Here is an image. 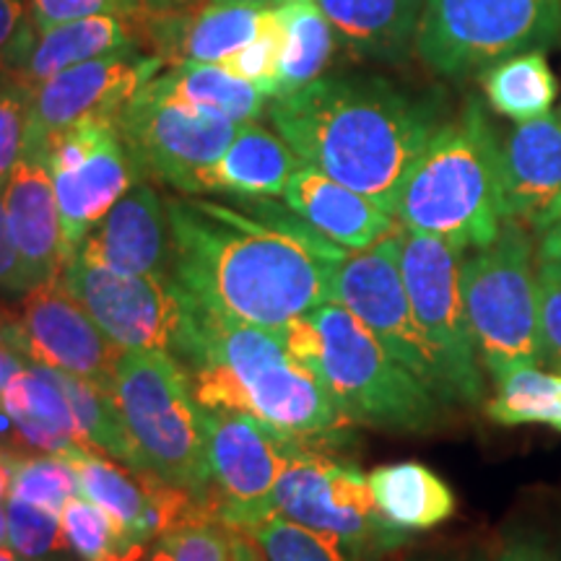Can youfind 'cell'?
I'll return each mask as SVG.
<instances>
[{
  "mask_svg": "<svg viewBox=\"0 0 561 561\" xmlns=\"http://www.w3.org/2000/svg\"><path fill=\"white\" fill-rule=\"evenodd\" d=\"M257 214L198 198H167L174 280L203 310L284 333L291 320L333 301V271L346 248L289 208L252 201Z\"/></svg>",
  "mask_w": 561,
  "mask_h": 561,
  "instance_id": "6da1fadb",
  "label": "cell"
},
{
  "mask_svg": "<svg viewBox=\"0 0 561 561\" xmlns=\"http://www.w3.org/2000/svg\"><path fill=\"white\" fill-rule=\"evenodd\" d=\"M291 151L396 216L409 172L439 130L442 104L371 76H320L268 104Z\"/></svg>",
  "mask_w": 561,
  "mask_h": 561,
  "instance_id": "7a4b0ae2",
  "label": "cell"
},
{
  "mask_svg": "<svg viewBox=\"0 0 561 561\" xmlns=\"http://www.w3.org/2000/svg\"><path fill=\"white\" fill-rule=\"evenodd\" d=\"M178 359L203 409L252 413L307 445H341L351 437L354 421L278 333L208 312L193 301L191 331Z\"/></svg>",
  "mask_w": 561,
  "mask_h": 561,
  "instance_id": "3957f363",
  "label": "cell"
},
{
  "mask_svg": "<svg viewBox=\"0 0 561 561\" xmlns=\"http://www.w3.org/2000/svg\"><path fill=\"white\" fill-rule=\"evenodd\" d=\"M396 219L462 252L489 248L500 237V133L479 100L442 123L421 151L398 195Z\"/></svg>",
  "mask_w": 561,
  "mask_h": 561,
  "instance_id": "277c9868",
  "label": "cell"
},
{
  "mask_svg": "<svg viewBox=\"0 0 561 561\" xmlns=\"http://www.w3.org/2000/svg\"><path fill=\"white\" fill-rule=\"evenodd\" d=\"M310 318L320 333L310 369L354 424L398 434H430L445 424L450 405L403 367L356 314L339 301H325Z\"/></svg>",
  "mask_w": 561,
  "mask_h": 561,
  "instance_id": "5b68a950",
  "label": "cell"
},
{
  "mask_svg": "<svg viewBox=\"0 0 561 561\" xmlns=\"http://www.w3.org/2000/svg\"><path fill=\"white\" fill-rule=\"evenodd\" d=\"M112 398L146 471L191 491L216 517L201 405L195 403L191 377L178 356L161 348L125 351Z\"/></svg>",
  "mask_w": 561,
  "mask_h": 561,
  "instance_id": "8992f818",
  "label": "cell"
},
{
  "mask_svg": "<svg viewBox=\"0 0 561 561\" xmlns=\"http://www.w3.org/2000/svg\"><path fill=\"white\" fill-rule=\"evenodd\" d=\"M538 255L533 231L504 221L489 248L462 257L460 289L483 369L494 380L520 364L541 367L538 333Z\"/></svg>",
  "mask_w": 561,
  "mask_h": 561,
  "instance_id": "52a82bcc",
  "label": "cell"
},
{
  "mask_svg": "<svg viewBox=\"0 0 561 561\" xmlns=\"http://www.w3.org/2000/svg\"><path fill=\"white\" fill-rule=\"evenodd\" d=\"M273 512L333 538L351 561H380L411 538L380 515L369 476L307 442H294L273 491Z\"/></svg>",
  "mask_w": 561,
  "mask_h": 561,
  "instance_id": "ba28073f",
  "label": "cell"
},
{
  "mask_svg": "<svg viewBox=\"0 0 561 561\" xmlns=\"http://www.w3.org/2000/svg\"><path fill=\"white\" fill-rule=\"evenodd\" d=\"M561 34V0H424L416 55L445 79L483 73Z\"/></svg>",
  "mask_w": 561,
  "mask_h": 561,
  "instance_id": "9c48e42d",
  "label": "cell"
},
{
  "mask_svg": "<svg viewBox=\"0 0 561 561\" xmlns=\"http://www.w3.org/2000/svg\"><path fill=\"white\" fill-rule=\"evenodd\" d=\"M462 250L437 237L401 229V273L413 314L437 354L455 403L486 401L483 364L460 289Z\"/></svg>",
  "mask_w": 561,
  "mask_h": 561,
  "instance_id": "30bf717a",
  "label": "cell"
},
{
  "mask_svg": "<svg viewBox=\"0 0 561 561\" xmlns=\"http://www.w3.org/2000/svg\"><path fill=\"white\" fill-rule=\"evenodd\" d=\"M60 284L121 348L180 356L185 346L193 299L174 278L136 276L76 255L62 265Z\"/></svg>",
  "mask_w": 561,
  "mask_h": 561,
  "instance_id": "8fae6325",
  "label": "cell"
},
{
  "mask_svg": "<svg viewBox=\"0 0 561 561\" xmlns=\"http://www.w3.org/2000/svg\"><path fill=\"white\" fill-rule=\"evenodd\" d=\"M401 229L367 250H348L333 271V301L356 314L375 339L447 405H455L437 354L413 314L401 273Z\"/></svg>",
  "mask_w": 561,
  "mask_h": 561,
  "instance_id": "7c38bea8",
  "label": "cell"
},
{
  "mask_svg": "<svg viewBox=\"0 0 561 561\" xmlns=\"http://www.w3.org/2000/svg\"><path fill=\"white\" fill-rule=\"evenodd\" d=\"M32 153V151H30ZM50 172L62 224L66 263L110 208L144 180L121 136L117 121H83L58 133L39 151Z\"/></svg>",
  "mask_w": 561,
  "mask_h": 561,
  "instance_id": "4fadbf2b",
  "label": "cell"
},
{
  "mask_svg": "<svg viewBox=\"0 0 561 561\" xmlns=\"http://www.w3.org/2000/svg\"><path fill=\"white\" fill-rule=\"evenodd\" d=\"M117 128L144 180L203 195L206 172L224 157L240 125L161 100L144 83L123 107Z\"/></svg>",
  "mask_w": 561,
  "mask_h": 561,
  "instance_id": "5bb4252c",
  "label": "cell"
},
{
  "mask_svg": "<svg viewBox=\"0 0 561 561\" xmlns=\"http://www.w3.org/2000/svg\"><path fill=\"white\" fill-rule=\"evenodd\" d=\"M201 426L214 483L216 520L231 530L273 512V491L294 442L257 416L231 409H203Z\"/></svg>",
  "mask_w": 561,
  "mask_h": 561,
  "instance_id": "9a60e30c",
  "label": "cell"
},
{
  "mask_svg": "<svg viewBox=\"0 0 561 561\" xmlns=\"http://www.w3.org/2000/svg\"><path fill=\"white\" fill-rule=\"evenodd\" d=\"M11 341L26 364L81 377L110 396L115 392L125 348L70 297L60 278L24 294L19 314H13Z\"/></svg>",
  "mask_w": 561,
  "mask_h": 561,
  "instance_id": "2e32d148",
  "label": "cell"
},
{
  "mask_svg": "<svg viewBox=\"0 0 561 561\" xmlns=\"http://www.w3.org/2000/svg\"><path fill=\"white\" fill-rule=\"evenodd\" d=\"M161 68L164 62L157 55L136 47L81 62L39 83L32 91L26 151H39L53 136L83 121H117L133 94Z\"/></svg>",
  "mask_w": 561,
  "mask_h": 561,
  "instance_id": "e0dca14e",
  "label": "cell"
},
{
  "mask_svg": "<svg viewBox=\"0 0 561 561\" xmlns=\"http://www.w3.org/2000/svg\"><path fill=\"white\" fill-rule=\"evenodd\" d=\"M504 221L541 234L561 214V121L551 112L500 136Z\"/></svg>",
  "mask_w": 561,
  "mask_h": 561,
  "instance_id": "ac0fdd59",
  "label": "cell"
},
{
  "mask_svg": "<svg viewBox=\"0 0 561 561\" xmlns=\"http://www.w3.org/2000/svg\"><path fill=\"white\" fill-rule=\"evenodd\" d=\"M76 255L107 268L151 278H174L172 227L167 201L140 180L89 231Z\"/></svg>",
  "mask_w": 561,
  "mask_h": 561,
  "instance_id": "d6986e66",
  "label": "cell"
},
{
  "mask_svg": "<svg viewBox=\"0 0 561 561\" xmlns=\"http://www.w3.org/2000/svg\"><path fill=\"white\" fill-rule=\"evenodd\" d=\"M265 9L252 5H182L174 11L144 13L140 37L153 47L164 68L224 66L231 55L248 47L263 24Z\"/></svg>",
  "mask_w": 561,
  "mask_h": 561,
  "instance_id": "ffe728a7",
  "label": "cell"
},
{
  "mask_svg": "<svg viewBox=\"0 0 561 561\" xmlns=\"http://www.w3.org/2000/svg\"><path fill=\"white\" fill-rule=\"evenodd\" d=\"M0 198H3L13 250L30 289L58 280L66 265V252H62L58 201L45 159L26 151L5 182Z\"/></svg>",
  "mask_w": 561,
  "mask_h": 561,
  "instance_id": "44dd1931",
  "label": "cell"
},
{
  "mask_svg": "<svg viewBox=\"0 0 561 561\" xmlns=\"http://www.w3.org/2000/svg\"><path fill=\"white\" fill-rule=\"evenodd\" d=\"M284 201L307 227L346 250H367L401 227L396 216L367 195L351 191L305 161L291 174Z\"/></svg>",
  "mask_w": 561,
  "mask_h": 561,
  "instance_id": "7402d4cb",
  "label": "cell"
},
{
  "mask_svg": "<svg viewBox=\"0 0 561 561\" xmlns=\"http://www.w3.org/2000/svg\"><path fill=\"white\" fill-rule=\"evenodd\" d=\"M0 411L9 419L11 437L34 453L66 455L87 445L55 369L24 364L0 390Z\"/></svg>",
  "mask_w": 561,
  "mask_h": 561,
  "instance_id": "603a6c76",
  "label": "cell"
},
{
  "mask_svg": "<svg viewBox=\"0 0 561 561\" xmlns=\"http://www.w3.org/2000/svg\"><path fill=\"white\" fill-rule=\"evenodd\" d=\"M301 159L276 130L242 123L224 157L203 180V193H227L244 201L280 198Z\"/></svg>",
  "mask_w": 561,
  "mask_h": 561,
  "instance_id": "cb8c5ba5",
  "label": "cell"
},
{
  "mask_svg": "<svg viewBox=\"0 0 561 561\" xmlns=\"http://www.w3.org/2000/svg\"><path fill=\"white\" fill-rule=\"evenodd\" d=\"M318 5L351 55L403 60L416 50L424 0H318Z\"/></svg>",
  "mask_w": 561,
  "mask_h": 561,
  "instance_id": "d4e9b609",
  "label": "cell"
},
{
  "mask_svg": "<svg viewBox=\"0 0 561 561\" xmlns=\"http://www.w3.org/2000/svg\"><path fill=\"white\" fill-rule=\"evenodd\" d=\"M138 39V19L94 16L68 21V24L53 26V30L34 32L30 53H26L16 73L26 87L37 89L39 83L62 73V70L81 66V62L121 50H136L140 47Z\"/></svg>",
  "mask_w": 561,
  "mask_h": 561,
  "instance_id": "484cf974",
  "label": "cell"
},
{
  "mask_svg": "<svg viewBox=\"0 0 561 561\" xmlns=\"http://www.w3.org/2000/svg\"><path fill=\"white\" fill-rule=\"evenodd\" d=\"M369 489L385 520L409 536L439 528L458 512V496L450 483L419 460L375 468Z\"/></svg>",
  "mask_w": 561,
  "mask_h": 561,
  "instance_id": "4316f807",
  "label": "cell"
},
{
  "mask_svg": "<svg viewBox=\"0 0 561 561\" xmlns=\"http://www.w3.org/2000/svg\"><path fill=\"white\" fill-rule=\"evenodd\" d=\"M151 94L193 112L224 117L237 125L268 115L271 100L250 81L229 73L224 66H182L153 76L146 83Z\"/></svg>",
  "mask_w": 561,
  "mask_h": 561,
  "instance_id": "83f0119b",
  "label": "cell"
},
{
  "mask_svg": "<svg viewBox=\"0 0 561 561\" xmlns=\"http://www.w3.org/2000/svg\"><path fill=\"white\" fill-rule=\"evenodd\" d=\"M483 94L496 115L512 123H528L549 115L557 102L559 83L543 50L510 55L481 76Z\"/></svg>",
  "mask_w": 561,
  "mask_h": 561,
  "instance_id": "f1b7e54d",
  "label": "cell"
},
{
  "mask_svg": "<svg viewBox=\"0 0 561 561\" xmlns=\"http://www.w3.org/2000/svg\"><path fill=\"white\" fill-rule=\"evenodd\" d=\"M500 426H551L561 432V371L520 364L494 377V396L483 405Z\"/></svg>",
  "mask_w": 561,
  "mask_h": 561,
  "instance_id": "f546056e",
  "label": "cell"
},
{
  "mask_svg": "<svg viewBox=\"0 0 561 561\" xmlns=\"http://www.w3.org/2000/svg\"><path fill=\"white\" fill-rule=\"evenodd\" d=\"M278 11L286 21L289 42L280 60L278 89L273 100L318 81L322 70L331 66L335 45H339L331 21L322 13L318 0H286L284 5H278Z\"/></svg>",
  "mask_w": 561,
  "mask_h": 561,
  "instance_id": "4dcf8cb0",
  "label": "cell"
},
{
  "mask_svg": "<svg viewBox=\"0 0 561 561\" xmlns=\"http://www.w3.org/2000/svg\"><path fill=\"white\" fill-rule=\"evenodd\" d=\"M58 375L62 388H66L68 401L73 405L83 442L102 455H107V458L123 462L133 473H149L144 460H140V453L130 437L128 426H125L121 411H117L115 398L96 388V385L81 380V377L66 375V371H58Z\"/></svg>",
  "mask_w": 561,
  "mask_h": 561,
  "instance_id": "1f68e13d",
  "label": "cell"
},
{
  "mask_svg": "<svg viewBox=\"0 0 561 561\" xmlns=\"http://www.w3.org/2000/svg\"><path fill=\"white\" fill-rule=\"evenodd\" d=\"M62 533L79 561H140L149 557V543L130 538L110 520L104 510L87 496H73L60 512Z\"/></svg>",
  "mask_w": 561,
  "mask_h": 561,
  "instance_id": "d6a6232c",
  "label": "cell"
},
{
  "mask_svg": "<svg viewBox=\"0 0 561 561\" xmlns=\"http://www.w3.org/2000/svg\"><path fill=\"white\" fill-rule=\"evenodd\" d=\"M237 533L255 546L263 561H351L333 538L305 528L278 512H271L263 520L244 525Z\"/></svg>",
  "mask_w": 561,
  "mask_h": 561,
  "instance_id": "836d02e7",
  "label": "cell"
},
{
  "mask_svg": "<svg viewBox=\"0 0 561 561\" xmlns=\"http://www.w3.org/2000/svg\"><path fill=\"white\" fill-rule=\"evenodd\" d=\"M13 500L37 504L50 512H62V507L79 496V479L70 462L62 455H26L13 458L11 466V494Z\"/></svg>",
  "mask_w": 561,
  "mask_h": 561,
  "instance_id": "e575fe53",
  "label": "cell"
},
{
  "mask_svg": "<svg viewBox=\"0 0 561 561\" xmlns=\"http://www.w3.org/2000/svg\"><path fill=\"white\" fill-rule=\"evenodd\" d=\"M5 515H9V546L21 561H79L66 541L58 512L9 496Z\"/></svg>",
  "mask_w": 561,
  "mask_h": 561,
  "instance_id": "d590c367",
  "label": "cell"
},
{
  "mask_svg": "<svg viewBox=\"0 0 561 561\" xmlns=\"http://www.w3.org/2000/svg\"><path fill=\"white\" fill-rule=\"evenodd\" d=\"M286 42H289V32H286V21L280 16L278 9H265L263 24L248 47L240 53L231 55L224 62L229 73L240 76V79L250 81L252 87L261 89L268 100L276 96L278 76H280V60H284Z\"/></svg>",
  "mask_w": 561,
  "mask_h": 561,
  "instance_id": "8d00e7d4",
  "label": "cell"
},
{
  "mask_svg": "<svg viewBox=\"0 0 561 561\" xmlns=\"http://www.w3.org/2000/svg\"><path fill=\"white\" fill-rule=\"evenodd\" d=\"M149 561H231V530L219 520H193L161 533Z\"/></svg>",
  "mask_w": 561,
  "mask_h": 561,
  "instance_id": "74e56055",
  "label": "cell"
},
{
  "mask_svg": "<svg viewBox=\"0 0 561 561\" xmlns=\"http://www.w3.org/2000/svg\"><path fill=\"white\" fill-rule=\"evenodd\" d=\"M32 91L19 73L0 76V193L26 153Z\"/></svg>",
  "mask_w": 561,
  "mask_h": 561,
  "instance_id": "f35d334b",
  "label": "cell"
},
{
  "mask_svg": "<svg viewBox=\"0 0 561 561\" xmlns=\"http://www.w3.org/2000/svg\"><path fill=\"white\" fill-rule=\"evenodd\" d=\"M34 32L94 16H144V0H26Z\"/></svg>",
  "mask_w": 561,
  "mask_h": 561,
  "instance_id": "ab89813d",
  "label": "cell"
},
{
  "mask_svg": "<svg viewBox=\"0 0 561 561\" xmlns=\"http://www.w3.org/2000/svg\"><path fill=\"white\" fill-rule=\"evenodd\" d=\"M538 333L543 367L561 371V261H538Z\"/></svg>",
  "mask_w": 561,
  "mask_h": 561,
  "instance_id": "60d3db41",
  "label": "cell"
},
{
  "mask_svg": "<svg viewBox=\"0 0 561 561\" xmlns=\"http://www.w3.org/2000/svg\"><path fill=\"white\" fill-rule=\"evenodd\" d=\"M479 561H561V551L543 530L530 525H512L502 530L486 551L476 553Z\"/></svg>",
  "mask_w": 561,
  "mask_h": 561,
  "instance_id": "b9f144b4",
  "label": "cell"
},
{
  "mask_svg": "<svg viewBox=\"0 0 561 561\" xmlns=\"http://www.w3.org/2000/svg\"><path fill=\"white\" fill-rule=\"evenodd\" d=\"M32 39L34 26L26 0H0V76L16 73Z\"/></svg>",
  "mask_w": 561,
  "mask_h": 561,
  "instance_id": "7bdbcfd3",
  "label": "cell"
},
{
  "mask_svg": "<svg viewBox=\"0 0 561 561\" xmlns=\"http://www.w3.org/2000/svg\"><path fill=\"white\" fill-rule=\"evenodd\" d=\"M0 291L16 294V297H24L30 291V284H26L24 271H21L19 255L13 250L9 224H5V208L3 198H0Z\"/></svg>",
  "mask_w": 561,
  "mask_h": 561,
  "instance_id": "ee69618b",
  "label": "cell"
},
{
  "mask_svg": "<svg viewBox=\"0 0 561 561\" xmlns=\"http://www.w3.org/2000/svg\"><path fill=\"white\" fill-rule=\"evenodd\" d=\"M11 328H13V314L0 307V390H3V385L11 380L13 371L26 364L24 356H21L16 346H13Z\"/></svg>",
  "mask_w": 561,
  "mask_h": 561,
  "instance_id": "f6af8a7d",
  "label": "cell"
},
{
  "mask_svg": "<svg viewBox=\"0 0 561 561\" xmlns=\"http://www.w3.org/2000/svg\"><path fill=\"white\" fill-rule=\"evenodd\" d=\"M538 240V261H561V214L546 227Z\"/></svg>",
  "mask_w": 561,
  "mask_h": 561,
  "instance_id": "bcb514c9",
  "label": "cell"
},
{
  "mask_svg": "<svg viewBox=\"0 0 561 561\" xmlns=\"http://www.w3.org/2000/svg\"><path fill=\"white\" fill-rule=\"evenodd\" d=\"M231 530V528H229ZM231 561H263L255 546H252L242 533L231 530Z\"/></svg>",
  "mask_w": 561,
  "mask_h": 561,
  "instance_id": "7dc6e473",
  "label": "cell"
},
{
  "mask_svg": "<svg viewBox=\"0 0 561 561\" xmlns=\"http://www.w3.org/2000/svg\"><path fill=\"white\" fill-rule=\"evenodd\" d=\"M13 458H16V455L9 453V450L0 455V502L9 500V494H11V466H13Z\"/></svg>",
  "mask_w": 561,
  "mask_h": 561,
  "instance_id": "c3c4849f",
  "label": "cell"
},
{
  "mask_svg": "<svg viewBox=\"0 0 561 561\" xmlns=\"http://www.w3.org/2000/svg\"><path fill=\"white\" fill-rule=\"evenodd\" d=\"M182 5H191V0H144V13H161V11H174Z\"/></svg>",
  "mask_w": 561,
  "mask_h": 561,
  "instance_id": "681fc988",
  "label": "cell"
},
{
  "mask_svg": "<svg viewBox=\"0 0 561 561\" xmlns=\"http://www.w3.org/2000/svg\"><path fill=\"white\" fill-rule=\"evenodd\" d=\"M208 3H224V5H252V9H278L286 0H208Z\"/></svg>",
  "mask_w": 561,
  "mask_h": 561,
  "instance_id": "f907efd6",
  "label": "cell"
},
{
  "mask_svg": "<svg viewBox=\"0 0 561 561\" xmlns=\"http://www.w3.org/2000/svg\"><path fill=\"white\" fill-rule=\"evenodd\" d=\"M405 561H479L473 557H453V553H430V557H413V559H405Z\"/></svg>",
  "mask_w": 561,
  "mask_h": 561,
  "instance_id": "816d5d0a",
  "label": "cell"
},
{
  "mask_svg": "<svg viewBox=\"0 0 561 561\" xmlns=\"http://www.w3.org/2000/svg\"><path fill=\"white\" fill-rule=\"evenodd\" d=\"M0 546H9V515H5V502H0Z\"/></svg>",
  "mask_w": 561,
  "mask_h": 561,
  "instance_id": "f5cc1de1",
  "label": "cell"
},
{
  "mask_svg": "<svg viewBox=\"0 0 561 561\" xmlns=\"http://www.w3.org/2000/svg\"><path fill=\"white\" fill-rule=\"evenodd\" d=\"M0 561H21V557L11 546H0Z\"/></svg>",
  "mask_w": 561,
  "mask_h": 561,
  "instance_id": "db71d44e",
  "label": "cell"
},
{
  "mask_svg": "<svg viewBox=\"0 0 561 561\" xmlns=\"http://www.w3.org/2000/svg\"><path fill=\"white\" fill-rule=\"evenodd\" d=\"M5 453V447H0V455H3Z\"/></svg>",
  "mask_w": 561,
  "mask_h": 561,
  "instance_id": "11a10c76",
  "label": "cell"
}]
</instances>
